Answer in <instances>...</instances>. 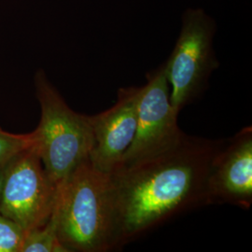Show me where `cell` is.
Returning <instances> with one entry per match:
<instances>
[{"label": "cell", "mask_w": 252, "mask_h": 252, "mask_svg": "<svg viewBox=\"0 0 252 252\" xmlns=\"http://www.w3.org/2000/svg\"><path fill=\"white\" fill-rule=\"evenodd\" d=\"M34 83L41 109L39 125L33 131L34 147L46 172L59 185L89 160L93 143L89 115L71 109L43 69L36 71Z\"/></svg>", "instance_id": "obj_3"}, {"label": "cell", "mask_w": 252, "mask_h": 252, "mask_svg": "<svg viewBox=\"0 0 252 252\" xmlns=\"http://www.w3.org/2000/svg\"><path fill=\"white\" fill-rule=\"evenodd\" d=\"M224 142L185 135L171 150L110 173L120 248L172 217L207 205L208 173Z\"/></svg>", "instance_id": "obj_1"}, {"label": "cell", "mask_w": 252, "mask_h": 252, "mask_svg": "<svg viewBox=\"0 0 252 252\" xmlns=\"http://www.w3.org/2000/svg\"><path fill=\"white\" fill-rule=\"evenodd\" d=\"M140 94L141 86L121 88L113 107L96 115H89L93 135L89 161L97 170L112 173L133 142Z\"/></svg>", "instance_id": "obj_7"}, {"label": "cell", "mask_w": 252, "mask_h": 252, "mask_svg": "<svg viewBox=\"0 0 252 252\" xmlns=\"http://www.w3.org/2000/svg\"><path fill=\"white\" fill-rule=\"evenodd\" d=\"M3 179V165H0V190H1V184Z\"/></svg>", "instance_id": "obj_12"}, {"label": "cell", "mask_w": 252, "mask_h": 252, "mask_svg": "<svg viewBox=\"0 0 252 252\" xmlns=\"http://www.w3.org/2000/svg\"><path fill=\"white\" fill-rule=\"evenodd\" d=\"M21 252H68L58 237L54 213L44 225L27 232Z\"/></svg>", "instance_id": "obj_9"}, {"label": "cell", "mask_w": 252, "mask_h": 252, "mask_svg": "<svg viewBox=\"0 0 252 252\" xmlns=\"http://www.w3.org/2000/svg\"><path fill=\"white\" fill-rule=\"evenodd\" d=\"M207 205L252 204V129L245 127L217 153L207 180Z\"/></svg>", "instance_id": "obj_8"}, {"label": "cell", "mask_w": 252, "mask_h": 252, "mask_svg": "<svg viewBox=\"0 0 252 252\" xmlns=\"http://www.w3.org/2000/svg\"><path fill=\"white\" fill-rule=\"evenodd\" d=\"M179 113L170 102V87L162 63L147 74V83L141 86L134 140L114 170L151 159L179 144L185 135L178 126Z\"/></svg>", "instance_id": "obj_6"}, {"label": "cell", "mask_w": 252, "mask_h": 252, "mask_svg": "<svg viewBox=\"0 0 252 252\" xmlns=\"http://www.w3.org/2000/svg\"><path fill=\"white\" fill-rule=\"evenodd\" d=\"M60 242L68 252H107L119 246L110 174L82 162L58 187L54 212Z\"/></svg>", "instance_id": "obj_2"}, {"label": "cell", "mask_w": 252, "mask_h": 252, "mask_svg": "<svg viewBox=\"0 0 252 252\" xmlns=\"http://www.w3.org/2000/svg\"><path fill=\"white\" fill-rule=\"evenodd\" d=\"M35 142L34 133L12 134L0 127V165H4L19 152Z\"/></svg>", "instance_id": "obj_11"}, {"label": "cell", "mask_w": 252, "mask_h": 252, "mask_svg": "<svg viewBox=\"0 0 252 252\" xmlns=\"http://www.w3.org/2000/svg\"><path fill=\"white\" fill-rule=\"evenodd\" d=\"M27 231L0 213V252H21Z\"/></svg>", "instance_id": "obj_10"}, {"label": "cell", "mask_w": 252, "mask_h": 252, "mask_svg": "<svg viewBox=\"0 0 252 252\" xmlns=\"http://www.w3.org/2000/svg\"><path fill=\"white\" fill-rule=\"evenodd\" d=\"M216 30L215 20L201 8H188L181 16L180 36L163 63L170 102L179 112L205 92L220 66L213 48Z\"/></svg>", "instance_id": "obj_4"}, {"label": "cell", "mask_w": 252, "mask_h": 252, "mask_svg": "<svg viewBox=\"0 0 252 252\" xmlns=\"http://www.w3.org/2000/svg\"><path fill=\"white\" fill-rule=\"evenodd\" d=\"M58 187L33 144L3 165L0 213L27 232L44 225L54 212Z\"/></svg>", "instance_id": "obj_5"}]
</instances>
